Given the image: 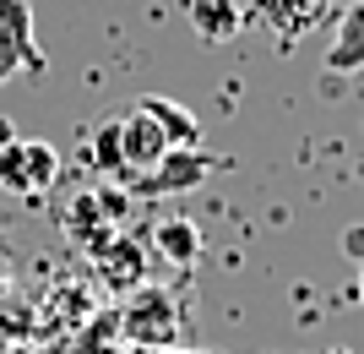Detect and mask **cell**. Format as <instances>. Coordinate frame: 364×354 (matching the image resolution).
<instances>
[{"label":"cell","instance_id":"6da1fadb","mask_svg":"<svg viewBox=\"0 0 364 354\" xmlns=\"http://www.w3.org/2000/svg\"><path fill=\"white\" fill-rule=\"evenodd\" d=\"M120 327H125V338L136 343V349H174L185 333V316H180V300L168 289H158V283H141V289L125 294V306H120Z\"/></svg>","mask_w":364,"mask_h":354},{"label":"cell","instance_id":"7a4b0ae2","mask_svg":"<svg viewBox=\"0 0 364 354\" xmlns=\"http://www.w3.org/2000/svg\"><path fill=\"white\" fill-rule=\"evenodd\" d=\"M60 180V153L38 137H11L0 142V191L11 197H44L49 185Z\"/></svg>","mask_w":364,"mask_h":354},{"label":"cell","instance_id":"3957f363","mask_svg":"<svg viewBox=\"0 0 364 354\" xmlns=\"http://www.w3.org/2000/svg\"><path fill=\"white\" fill-rule=\"evenodd\" d=\"M213 170H218L213 153H201V147H168L147 175L131 180V191H136V197H185V191H196L201 180H213Z\"/></svg>","mask_w":364,"mask_h":354},{"label":"cell","instance_id":"277c9868","mask_svg":"<svg viewBox=\"0 0 364 354\" xmlns=\"http://www.w3.org/2000/svg\"><path fill=\"white\" fill-rule=\"evenodd\" d=\"M22 71H44V49L33 33V6L28 0H0V88Z\"/></svg>","mask_w":364,"mask_h":354},{"label":"cell","instance_id":"5b68a950","mask_svg":"<svg viewBox=\"0 0 364 354\" xmlns=\"http://www.w3.org/2000/svg\"><path fill=\"white\" fill-rule=\"evenodd\" d=\"M185 22L201 44H234L250 11H245V0H185Z\"/></svg>","mask_w":364,"mask_h":354},{"label":"cell","instance_id":"8992f818","mask_svg":"<svg viewBox=\"0 0 364 354\" xmlns=\"http://www.w3.org/2000/svg\"><path fill=\"white\" fill-rule=\"evenodd\" d=\"M245 11H256L283 44H294V38H304L321 16L332 11V0H245Z\"/></svg>","mask_w":364,"mask_h":354},{"label":"cell","instance_id":"52a82bcc","mask_svg":"<svg viewBox=\"0 0 364 354\" xmlns=\"http://www.w3.org/2000/svg\"><path fill=\"white\" fill-rule=\"evenodd\" d=\"M92 262H98V278H104L114 294L125 289H141V273H147V256H141L136 240H125V234H114V240H104V246L92 251Z\"/></svg>","mask_w":364,"mask_h":354},{"label":"cell","instance_id":"ba28073f","mask_svg":"<svg viewBox=\"0 0 364 354\" xmlns=\"http://www.w3.org/2000/svg\"><path fill=\"white\" fill-rule=\"evenodd\" d=\"M326 71H332V77H353V71H364V0H353L348 11L337 16L332 44H326Z\"/></svg>","mask_w":364,"mask_h":354},{"label":"cell","instance_id":"9c48e42d","mask_svg":"<svg viewBox=\"0 0 364 354\" xmlns=\"http://www.w3.org/2000/svg\"><path fill=\"white\" fill-rule=\"evenodd\" d=\"M152 246L168 256V267H191L201 256V229L191 218H158L152 224Z\"/></svg>","mask_w":364,"mask_h":354},{"label":"cell","instance_id":"30bf717a","mask_svg":"<svg viewBox=\"0 0 364 354\" xmlns=\"http://www.w3.org/2000/svg\"><path fill=\"white\" fill-rule=\"evenodd\" d=\"M141 109H147L152 125L168 137V147H196V142H201V125H196V115H191L185 104H174V98H158V93H152V98H141Z\"/></svg>","mask_w":364,"mask_h":354},{"label":"cell","instance_id":"8fae6325","mask_svg":"<svg viewBox=\"0 0 364 354\" xmlns=\"http://www.w3.org/2000/svg\"><path fill=\"white\" fill-rule=\"evenodd\" d=\"M343 251H348L353 262H364V224H353V229L343 234Z\"/></svg>","mask_w":364,"mask_h":354},{"label":"cell","instance_id":"7c38bea8","mask_svg":"<svg viewBox=\"0 0 364 354\" xmlns=\"http://www.w3.org/2000/svg\"><path fill=\"white\" fill-rule=\"evenodd\" d=\"M158 354H218V349H158Z\"/></svg>","mask_w":364,"mask_h":354},{"label":"cell","instance_id":"4fadbf2b","mask_svg":"<svg viewBox=\"0 0 364 354\" xmlns=\"http://www.w3.org/2000/svg\"><path fill=\"white\" fill-rule=\"evenodd\" d=\"M359 300H364V262H359Z\"/></svg>","mask_w":364,"mask_h":354},{"label":"cell","instance_id":"5bb4252c","mask_svg":"<svg viewBox=\"0 0 364 354\" xmlns=\"http://www.w3.org/2000/svg\"><path fill=\"white\" fill-rule=\"evenodd\" d=\"M326 354H353V349H326Z\"/></svg>","mask_w":364,"mask_h":354}]
</instances>
